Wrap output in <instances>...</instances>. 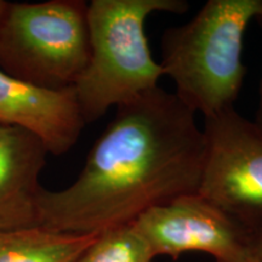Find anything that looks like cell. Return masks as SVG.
I'll list each match as a JSON object with an SVG mask.
<instances>
[{
    "mask_svg": "<svg viewBox=\"0 0 262 262\" xmlns=\"http://www.w3.org/2000/svg\"><path fill=\"white\" fill-rule=\"evenodd\" d=\"M116 108L77 180L60 191L41 189L40 227L98 234L198 192L205 140L195 113L160 86Z\"/></svg>",
    "mask_w": 262,
    "mask_h": 262,
    "instance_id": "1",
    "label": "cell"
},
{
    "mask_svg": "<svg viewBox=\"0 0 262 262\" xmlns=\"http://www.w3.org/2000/svg\"><path fill=\"white\" fill-rule=\"evenodd\" d=\"M47 148L27 131L0 125V231L35 227Z\"/></svg>",
    "mask_w": 262,
    "mask_h": 262,
    "instance_id": "8",
    "label": "cell"
},
{
    "mask_svg": "<svg viewBox=\"0 0 262 262\" xmlns=\"http://www.w3.org/2000/svg\"><path fill=\"white\" fill-rule=\"evenodd\" d=\"M97 234L79 235L35 226L0 231V262H75Z\"/></svg>",
    "mask_w": 262,
    "mask_h": 262,
    "instance_id": "9",
    "label": "cell"
},
{
    "mask_svg": "<svg viewBox=\"0 0 262 262\" xmlns=\"http://www.w3.org/2000/svg\"><path fill=\"white\" fill-rule=\"evenodd\" d=\"M152 249L155 256L178 260L198 251L215 262H245L250 229L212 204L198 192L180 195L155 206L131 224Z\"/></svg>",
    "mask_w": 262,
    "mask_h": 262,
    "instance_id": "6",
    "label": "cell"
},
{
    "mask_svg": "<svg viewBox=\"0 0 262 262\" xmlns=\"http://www.w3.org/2000/svg\"><path fill=\"white\" fill-rule=\"evenodd\" d=\"M255 21L257 22L258 26H260L261 29H262V11L256 16ZM254 124L257 126V129L262 133V80H261V86H260V101H258L256 118H255Z\"/></svg>",
    "mask_w": 262,
    "mask_h": 262,
    "instance_id": "12",
    "label": "cell"
},
{
    "mask_svg": "<svg viewBox=\"0 0 262 262\" xmlns=\"http://www.w3.org/2000/svg\"><path fill=\"white\" fill-rule=\"evenodd\" d=\"M90 58L88 3H9L0 21V71L49 88H74Z\"/></svg>",
    "mask_w": 262,
    "mask_h": 262,
    "instance_id": "4",
    "label": "cell"
},
{
    "mask_svg": "<svg viewBox=\"0 0 262 262\" xmlns=\"http://www.w3.org/2000/svg\"><path fill=\"white\" fill-rule=\"evenodd\" d=\"M245 262H262V225L251 229L248 256Z\"/></svg>",
    "mask_w": 262,
    "mask_h": 262,
    "instance_id": "11",
    "label": "cell"
},
{
    "mask_svg": "<svg viewBox=\"0 0 262 262\" xmlns=\"http://www.w3.org/2000/svg\"><path fill=\"white\" fill-rule=\"evenodd\" d=\"M8 2H4V0H0V21H2L3 16H4V12L6 8H8Z\"/></svg>",
    "mask_w": 262,
    "mask_h": 262,
    "instance_id": "13",
    "label": "cell"
},
{
    "mask_svg": "<svg viewBox=\"0 0 262 262\" xmlns=\"http://www.w3.org/2000/svg\"><path fill=\"white\" fill-rule=\"evenodd\" d=\"M188 9L186 0H93L88 4L90 58L74 85L85 124L159 86L164 72L152 56L145 22L153 12L183 14Z\"/></svg>",
    "mask_w": 262,
    "mask_h": 262,
    "instance_id": "3",
    "label": "cell"
},
{
    "mask_svg": "<svg viewBox=\"0 0 262 262\" xmlns=\"http://www.w3.org/2000/svg\"><path fill=\"white\" fill-rule=\"evenodd\" d=\"M261 11L262 0H209L187 24L164 32V75L194 113L209 117L233 107L247 72L245 31Z\"/></svg>",
    "mask_w": 262,
    "mask_h": 262,
    "instance_id": "2",
    "label": "cell"
},
{
    "mask_svg": "<svg viewBox=\"0 0 262 262\" xmlns=\"http://www.w3.org/2000/svg\"><path fill=\"white\" fill-rule=\"evenodd\" d=\"M152 249L133 225L101 232L75 262H152Z\"/></svg>",
    "mask_w": 262,
    "mask_h": 262,
    "instance_id": "10",
    "label": "cell"
},
{
    "mask_svg": "<svg viewBox=\"0 0 262 262\" xmlns=\"http://www.w3.org/2000/svg\"><path fill=\"white\" fill-rule=\"evenodd\" d=\"M198 193L248 229L262 225V133L234 107L204 117Z\"/></svg>",
    "mask_w": 262,
    "mask_h": 262,
    "instance_id": "5",
    "label": "cell"
},
{
    "mask_svg": "<svg viewBox=\"0 0 262 262\" xmlns=\"http://www.w3.org/2000/svg\"><path fill=\"white\" fill-rule=\"evenodd\" d=\"M0 125L27 131L61 156L79 140L85 120L74 88L49 89L0 71Z\"/></svg>",
    "mask_w": 262,
    "mask_h": 262,
    "instance_id": "7",
    "label": "cell"
}]
</instances>
